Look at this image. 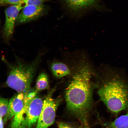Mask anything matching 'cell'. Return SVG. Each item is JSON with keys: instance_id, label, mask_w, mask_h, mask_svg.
<instances>
[{"instance_id": "obj_1", "label": "cell", "mask_w": 128, "mask_h": 128, "mask_svg": "<svg viewBox=\"0 0 128 128\" xmlns=\"http://www.w3.org/2000/svg\"><path fill=\"white\" fill-rule=\"evenodd\" d=\"M88 56L82 53L76 57L79 66L65 93L67 110L78 119L84 128H89L88 119L92 106L93 86Z\"/></svg>"}, {"instance_id": "obj_2", "label": "cell", "mask_w": 128, "mask_h": 128, "mask_svg": "<svg viewBox=\"0 0 128 128\" xmlns=\"http://www.w3.org/2000/svg\"><path fill=\"white\" fill-rule=\"evenodd\" d=\"M100 99L111 112L118 113L128 108V84L119 74H106L98 91Z\"/></svg>"}, {"instance_id": "obj_3", "label": "cell", "mask_w": 128, "mask_h": 128, "mask_svg": "<svg viewBox=\"0 0 128 128\" xmlns=\"http://www.w3.org/2000/svg\"><path fill=\"white\" fill-rule=\"evenodd\" d=\"M39 58L38 57L31 64H27L18 60L15 64H11L2 57L10 69L6 82L7 86L18 93L28 92Z\"/></svg>"}, {"instance_id": "obj_4", "label": "cell", "mask_w": 128, "mask_h": 128, "mask_svg": "<svg viewBox=\"0 0 128 128\" xmlns=\"http://www.w3.org/2000/svg\"><path fill=\"white\" fill-rule=\"evenodd\" d=\"M26 96L24 106L21 111L14 117L10 128H31L37 122L43 101L37 95L32 99H28Z\"/></svg>"}, {"instance_id": "obj_5", "label": "cell", "mask_w": 128, "mask_h": 128, "mask_svg": "<svg viewBox=\"0 0 128 128\" xmlns=\"http://www.w3.org/2000/svg\"><path fill=\"white\" fill-rule=\"evenodd\" d=\"M52 89L48 93L43 100L42 109L36 128H48L55 121L57 109L61 101L60 98H53Z\"/></svg>"}, {"instance_id": "obj_6", "label": "cell", "mask_w": 128, "mask_h": 128, "mask_svg": "<svg viewBox=\"0 0 128 128\" xmlns=\"http://www.w3.org/2000/svg\"><path fill=\"white\" fill-rule=\"evenodd\" d=\"M23 2L11 6L5 9V19L3 29V36L5 40L8 42L12 35L14 24L19 12L24 7Z\"/></svg>"}, {"instance_id": "obj_7", "label": "cell", "mask_w": 128, "mask_h": 128, "mask_svg": "<svg viewBox=\"0 0 128 128\" xmlns=\"http://www.w3.org/2000/svg\"><path fill=\"white\" fill-rule=\"evenodd\" d=\"M45 11L44 6L32 5L24 6L19 14L16 23L20 24L36 19L44 14Z\"/></svg>"}, {"instance_id": "obj_8", "label": "cell", "mask_w": 128, "mask_h": 128, "mask_svg": "<svg viewBox=\"0 0 128 128\" xmlns=\"http://www.w3.org/2000/svg\"><path fill=\"white\" fill-rule=\"evenodd\" d=\"M26 93H18L10 99L8 110L5 116V122L14 117L22 110L24 105Z\"/></svg>"}, {"instance_id": "obj_9", "label": "cell", "mask_w": 128, "mask_h": 128, "mask_svg": "<svg viewBox=\"0 0 128 128\" xmlns=\"http://www.w3.org/2000/svg\"><path fill=\"white\" fill-rule=\"evenodd\" d=\"M69 9L76 14L97 5L99 0H63Z\"/></svg>"}, {"instance_id": "obj_10", "label": "cell", "mask_w": 128, "mask_h": 128, "mask_svg": "<svg viewBox=\"0 0 128 128\" xmlns=\"http://www.w3.org/2000/svg\"><path fill=\"white\" fill-rule=\"evenodd\" d=\"M51 69L53 75L58 78L67 76L70 73V70L67 66L59 61L55 60L52 63Z\"/></svg>"}, {"instance_id": "obj_11", "label": "cell", "mask_w": 128, "mask_h": 128, "mask_svg": "<svg viewBox=\"0 0 128 128\" xmlns=\"http://www.w3.org/2000/svg\"><path fill=\"white\" fill-rule=\"evenodd\" d=\"M105 128H128V111L125 114L105 124Z\"/></svg>"}, {"instance_id": "obj_12", "label": "cell", "mask_w": 128, "mask_h": 128, "mask_svg": "<svg viewBox=\"0 0 128 128\" xmlns=\"http://www.w3.org/2000/svg\"><path fill=\"white\" fill-rule=\"evenodd\" d=\"M35 87V90L37 92L49 88L48 77L45 73H42L39 75L36 80Z\"/></svg>"}, {"instance_id": "obj_13", "label": "cell", "mask_w": 128, "mask_h": 128, "mask_svg": "<svg viewBox=\"0 0 128 128\" xmlns=\"http://www.w3.org/2000/svg\"><path fill=\"white\" fill-rule=\"evenodd\" d=\"M8 99L1 97L0 99V117L3 118L6 115L8 109Z\"/></svg>"}, {"instance_id": "obj_14", "label": "cell", "mask_w": 128, "mask_h": 128, "mask_svg": "<svg viewBox=\"0 0 128 128\" xmlns=\"http://www.w3.org/2000/svg\"><path fill=\"white\" fill-rule=\"evenodd\" d=\"M46 0H23V2L24 6L32 5L38 6H44L43 4Z\"/></svg>"}, {"instance_id": "obj_15", "label": "cell", "mask_w": 128, "mask_h": 128, "mask_svg": "<svg viewBox=\"0 0 128 128\" xmlns=\"http://www.w3.org/2000/svg\"><path fill=\"white\" fill-rule=\"evenodd\" d=\"M23 0H0V3L2 4H9L16 5L22 2Z\"/></svg>"}, {"instance_id": "obj_16", "label": "cell", "mask_w": 128, "mask_h": 128, "mask_svg": "<svg viewBox=\"0 0 128 128\" xmlns=\"http://www.w3.org/2000/svg\"><path fill=\"white\" fill-rule=\"evenodd\" d=\"M58 128H74L70 124L62 122H57Z\"/></svg>"}, {"instance_id": "obj_17", "label": "cell", "mask_w": 128, "mask_h": 128, "mask_svg": "<svg viewBox=\"0 0 128 128\" xmlns=\"http://www.w3.org/2000/svg\"><path fill=\"white\" fill-rule=\"evenodd\" d=\"M0 128H4V122L2 118H0Z\"/></svg>"}, {"instance_id": "obj_18", "label": "cell", "mask_w": 128, "mask_h": 128, "mask_svg": "<svg viewBox=\"0 0 128 128\" xmlns=\"http://www.w3.org/2000/svg\"><path fill=\"white\" fill-rule=\"evenodd\" d=\"M78 128H83V127H80Z\"/></svg>"}]
</instances>
